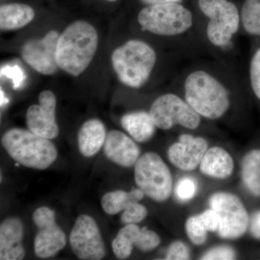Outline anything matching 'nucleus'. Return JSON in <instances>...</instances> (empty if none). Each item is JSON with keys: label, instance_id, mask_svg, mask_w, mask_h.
I'll return each instance as SVG.
<instances>
[{"label": "nucleus", "instance_id": "b1692460", "mask_svg": "<svg viewBox=\"0 0 260 260\" xmlns=\"http://www.w3.org/2000/svg\"><path fill=\"white\" fill-rule=\"evenodd\" d=\"M140 231L141 229L136 224L132 223L126 224L118 232L112 243L113 251L118 259H125L129 257L139 237Z\"/></svg>", "mask_w": 260, "mask_h": 260}, {"label": "nucleus", "instance_id": "7ed1b4c3", "mask_svg": "<svg viewBox=\"0 0 260 260\" xmlns=\"http://www.w3.org/2000/svg\"><path fill=\"white\" fill-rule=\"evenodd\" d=\"M208 55L239 68L238 39L242 34L238 0H190Z\"/></svg>", "mask_w": 260, "mask_h": 260}, {"label": "nucleus", "instance_id": "f704fd0d", "mask_svg": "<svg viewBox=\"0 0 260 260\" xmlns=\"http://www.w3.org/2000/svg\"><path fill=\"white\" fill-rule=\"evenodd\" d=\"M104 1L108 2V3H113L119 1V0H104Z\"/></svg>", "mask_w": 260, "mask_h": 260}, {"label": "nucleus", "instance_id": "dca6fc26", "mask_svg": "<svg viewBox=\"0 0 260 260\" xmlns=\"http://www.w3.org/2000/svg\"><path fill=\"white\" fill-rule=\"evenodd\" d=\"M23 224L20 218L10 217L0 225V259L20 260L25 255L22 244Z\"/></svg>", "mask_w": 260, "mask_h": 260}, {"label": "nucleus", "instance_id": "2f4dec72", "mask_svg": "<svg viewBox=\"0 0 260 260\" xmlns=\"http://www.w3.org/2000/svg\"><path fill=\"white\" fill-rule=\"evenodd\" d=\"M198 217L208 232H218L220 220L218 213L215 210L210 208L198 215Z\"/></svg>", "mask_w": 260, "mask_h": 260}, {"label": "nucleus", "instance_id": "7c9ffc66", "mask_svg": "<svg viewBox=\"0 0 260 260\" xmlns=\"http://www.w3.org/2000/svg\"><path fill=\"white\" fill-rule=\"evenodd\" d=\"M190 259L189 249L184 243L175 242L169 246L166 255V259L184 260Z\"/></svg>", "mask_w": 260, "mask_h": 260}, {"label": "nucleus", "instance_id": "c756f323", "mask_svg": "<svg viewBox=\"0 0 260 260\" xmlns=\"http://www.w3.org/2000/svg\"><path fill=\"white\" fill-rule=\"evenodd\" d=\"M236 258V252L232 247L227 246H217L205 252L201 259L204 260H229Z\"/></svg>", "mask_w": 260, "mask_h": 260}, {"label": "nucleus", "instance_id": "423d86ee", "mask_svg": "<svg viewBox=\"0 0 260 260\" xmlns=\"http://www.w3.org/2000/svg\"><path fill=\"white\" fill-rule=\"evenodd\" d=\"M2 145L15 161L30 169L44 170L57 158V150L50 140L30 130L8 129L2 138Z\"/></svg>", "mask_w": 260, "mask_h": 260}, {"label": "nucleus", "instance_id": "393cba45", "mask_svg": "<svg viewBox=\"0 0 260 260\" xmlns=\"http://www.w3.org/2000/svg\"><path fill=\"white\" fill-rule=\"evenodd\" d=\"M244 80L251 93L260 102V45L251 53Z\"/></svg>", "mask_w": 260, "mask_h": 260}, {"label": "nucleus", "instance_id": "f257e3e1", "mask_svg": "<svg viewBox=\"0 0 260 260\" xmlns=\"http://www.w3.org/2000/svg\"><path fill=\"white\" fill-rule=\"evenodd\" d=\"M169 84L208 121L226 117L246 87L239 68L210 56L186 61Z\"/></svg>", "mask_w": 260, "mask_h": 260}, {"label": "nucleus", "instance_id": "39448f33", "mask_svg": "<svg viewBox=\"0 0 260 260\" xmlns=\"http://www.w3.org/2000/svg\"><path fill=\"white\" fill-rule=\"evenodd\" d=\"M99 37L91 24L78 20L70 24L59 36L56 59L60 69L79 76L87 69L96 52Z\"/></svg>", "mask_w": 260, "mask_h": 260}, {"label": "nucleus", "instance_id": "a211bd4d", "mask_svg": "<svg viewBox=\"0 0 260 260\" xmlns=\"http://www.w3.org/2000/svg\"><path fill=\"white\" fill-rule=\"evenodd\" d=\"M200 171L205 175L215 179H226L234 172L232 155L225 149L213 147L208 149L200 164Z\"/></svg>", "mask_w": 260, "mask_h": 260}, {"label": "nucleus", "instance_id": "aec40b11", "mask_svg": "<svg viewBox=\"0 0 260 260\" xmlns=\"http://www.w3.org/2000/svg\"><path fill=\"white\" fill-rule=\"evenodd\" d=\"M31 6L21 3H5L0 7V28L14 30L23 28L35 18Z\"/></svg>", "mask_w": 260, "mask_h": 260}, {"label": "nucleus", "instance_id": "473e14b6", "mask_svg": "<svg viewBox=\"0 0 260 260\" xmlns=\"http://www.w3.org/2000/svg\"><path fill=\"white\" fill-rule=\"evenodd\" d=\"M250 232L256 239H260V211L256 212L251 217Z\"/></svg>", "mask_w": 260, "mask_h": 260}, {"label": "nucleus", "instance_id": "0eeeda50", "mask_svg": "<svg viewBox=\"0 0 260 260\" xmlns=\"http://www.w3.org/2000/svg\"><path fill=\"white\" fill-rule=\"evenodd\" d=\"M148 112L157 127L162 130L171 129L175 126L198 129L204 119L181 94L172 88L153 99Z\"/></svg>", "mask_w": 260, "mask_h": 260}, {"label": "nucleus", "instance_id": "cd10ccee", "mask_svg": "<svg viewBox=\"0 0 260 260\" xmlns=\"http://www.w3.org/2000/svg\"><path fill=\"white\" fill-rule=\"evenodd\" d=\"M160 244V238L153 231L148 230L146 227L140 231L139 237L137 240L135 246L140 251L148 252L156 249Z\"/></svg>", "mask_w": 260, "mask_h": 260}, {"label": "nucleus", "instance_id": "f8f14e48", "mask_svg": "<svg viewBox=\"0 0 260 260\" xmlns=\"http://www.w3.org/2000/svg\"><path fill=\"white\" fill-rule=\"evenodd\" d=\"M60 34L50 30L42 39L28 41L21 48L24 61L42 75H54L59 69L56 59V45Z\"/></svg>", "mask_w": 260, "mask_h": 260}, {"label": "nucleus", "instance_id": "6e6552de", "mask_svg": "<svg viewBox=\"0 0 260 260\" xmlns=\"http://www.w3.org/2000/svg\"><path fill=\"white\" fill-rule=\"evenodd\" d=\"M137 186L150 199L164 202L172 191V176L167 164L158 154L149 152L140 157L135 164Z\"/></svg>", "mask_w": 260, "mask_h": 260}, {"label": "nucleus", "instance_id": "2eb2a0df", "mask_svg": "<svg viewBox=\"0 0 260 260\" xmlns=\"http://www.w3.org/2000/svg\"><path fill=\"white\" fill-rule=\"evenodd\" d=\"M104 153L110 161L120 167L134 166L140 158V150L134 140L119 130L107 133Z\"/></svg>", "mask_w": 260, "mask_h": 260}, {"label": "nucleus", "instance_id": "bb28decb", "mask_svg": "<svg viewBox=\"0 0 260 260\" xmlns=\"http://www.w3.org/2000/svg\"><path fill=\"white\" fill-rule=\"evenodd\" d=\"M148 215L146 208L139 202L130 203L123 211L121 216V223L124 224H136L143 221Z\"/></svg>", "mask_w": 260, "mask_h": 260}, {"label": "nucleus", "instance_id": "1a4fd4ad", "mask_svg": "<svg viewBox=\"0 0 260 260\" xmlns=\"http://www.w3.org/2000/svg\"><path fill=\"white\" fill-rule=\"evenodd\" d=\"M210 205L220 217L219 237L237 239L245 234L249 224V215L237 196L229 192L215 193L210 198Z\"/></svg>", "mask_w": 260, "mask_h": 260}, {"label": "nucleus", "instance_id": "6ab92c4d", "mask_svg": "<svg viewBox=\"0 0 260 260\" xmlns=\"http://www.w3.org/2000/svg\"><path fill=\"white\" fill-rule=\"evenodd\" d=\"M121 124L138 143H145L151 139L158 128L147 111H135L124 114L121 117Z\"/></svg>", "mask_w": 260, "mask_h": 260}, {"label": "nucleus", "instance_id": "5701e85b", "mask_svg": "<svg viewBox=\"0 0 260 260\" xmlns=\"http://www.w3.org/2000/svg\"><path fill=\"white\" fill-rule=\"evenodd\" d=\"M242 34L260 38V0L239 1Z\"/></svg>", "mask_w": 260, "mask_h": 260}, {"label": "nucleus", "instance_id": "a878e982", "mask_svg": "<svg viewBox=\"0 0 260 260\" xmlns=\"http://www.w3.org/2000/svg\"><path fill=\"white\" fill-rule=\"evenodd\" d=\"M186 232L188 237L194 245L201 246L206 242L208 230L202 223L198 215L187 219Z\"/></svg>", "mask_w": 260, "mask_h": 260}, {"label": "nucleus", "instance_id": "f3484780", "mask_svg": "<svg viewBox=\"0 0 260 260\" xmlns=\"http://www.w3.org/2000/svg\"><path fill=\"white\" fill-rule=\"evenodd\" d=\"M107 135V130L102 121L92 119L85 121L78 135L80 153L86 158L95 155L104 146Z\"/></svg>", "mask_w": 260, "mask_h": 260}, {"label": "nucleus", "instance_id": "9d476101", "mask_svg": "<svg viewBox=\"0 0 260 260\" xmlns=\"http://www.w3.org/2000/svg\"><path fill=\"white\" fill-rule=\"evenodd\" d=\"M70 244L80 259L100 260L107 254L100 229L90 215H80L77 218L70 233Z\"/></svg>", "mask_w": 260, "mask_h": 260}, {"label": "nucleus", "instance_id": "9b49d317", "mask_svg": "<svg viewBox=\"0 0 260 260\" xmlns=\"http://www.w3.org/2000/svg\"><path fill=\"white\" fill-rule=\"evenodd\" d=\"M32 220L38 228L34 240L36 255L41 259L55 256L66 246V236L56 224L55 212L48 207H40L32 214Z\"/></svg>", "mask_w": 260, "mask_h": 260}, {"label": "nucleus", "instance_id": "412c9836", "mask_svg": "<svg viewBox=\"0 0 260 260\" xmlns=\"http://www.w3.org/2000/svg\"><path fill=\"white\" fill-rule=\"evenodd\" d=\"M144 196L145 193L139 188L133 189L129 192L123 190L109 191L103 196L102 208L108 215H116L124 211L130 203L140 202Z\"/></svg>", "mask_w": 260, "mask_h": 260}, {"label": "nucleus", "instance_id": "72a5a7b5", "mask_svg": "<svg viewBox=\"0 0 260 260\" xmlns=\"http://www.w3.org/2000/svg\"><path fill=\"white\" fill-rule=\"evenodd\" d=\"M140 6H147V5L164 4V3H189L190 0H137Z\"/></svg>", "mask_w": 260, "mask_h": 260}, {"label": "nucleus", "instance_id": "c85d7f7f", "mask_svg": "<svg viewBox=\"0 0 260 260\" xmlns=\"http://www.w3.org/2000/svg\"><path fill=\"white\" fill-rule=\"evenodd\" d=\"M198 189V183L195 179L191 177H184L179 181L176 186V196L181 201H189L197 194Z\"/></svg>", "mask_w": 260, "mask_h": 260}, {"label": "nucleus", "instance_id": "20e7f679", "mask_svg": "<svg viewBox=\"0 0 260 260\" xmlns=\"http://www.w3.org/2000/svg\"><path fill=\"white\" fill-rule=\"evenodd\" d=\"M187 61L172 51H159L149 41L140 38L126 41L112 55V67L118 79L135 90L148 85L159 70L177 74Z\"/></svg>", "mask_w": 260, "mask_h": 260}, {"label": "nucleus", "instance_id": "ddd939ff", "mask_svg": "<svg viewBox=\"0 0 260 260\" xmlns=\"http://www.w3.org/2000/svg\"><path fill=\"white\" fill-rule=\"evenodd\" d=\"M39 104H34L26 113L28 129L48 140L58 136L59 126L56 120V99L51 90H44L39 96Z\"/></svg>", "mask_w": 260, "mask_h": 260}, {"label": "nucleus", "instance_id": "4be33fe9", "mask_svg": "<svg viewBox=\"0 0 260 260\" xmlns=\"http://www.w3.org/2000/svg\"><path fill=\"white\" fill-rule=\"evenodd\" d=\"M243 182L251 194L260 197V149L251 150L241 165Z\"/></svg>", "mask_w": 260, "mask_h": 260}, {"label": "nucleus", "instance_id": "f03ea898", "mask_svg": "<svg viewBox=\"0 0 260 260\" xmlns=\"http://www.w3.org/2000/svg\"><path fill=\"white\" fill-rule=\"evenodd\" d=\"M135 20L142 34L158 39L164 49L186 60L209 56L199 21L189 3L141 6Z\"/></svg>", "mask_w": 260, "mask_h": 260}, {"label": "nucleus", "instance_id": "4468645a", "mask_svg": "<svg viewBox=\"0 0 260 260\" xmlns=\"http://www.w3.org/2000/svg\"><path fill=\"white\" fill-rule=\"evenodd\" d=\"M208 148V141L204 138L181 135L179 141L168 150V158L178 169L191 172L200 165Z\"/></svg>", "mask_w": 260, "mask_h": 260}]
</instances>
